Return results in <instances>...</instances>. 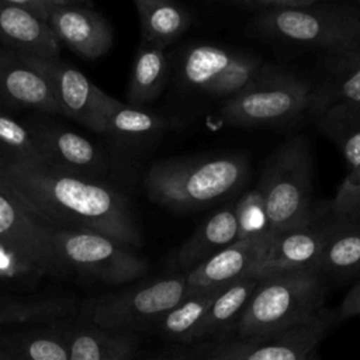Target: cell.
I'll use <instances>...</instances> for the list:
<instances>
[{"label":"cell","instance_id":"4","mask_svg":"<svg viewBox=\"0 0 360 360\" xmlns=\"http://www.w3.org/2000/svg\"><path fill=\"white\" fill-rule=\"evenodd\" d=\"M253 28L266 38L336 53L360 51V3L318 1L255 15Z\"/></svg>","mask_w":360,"mask_h":360},{"label":"cell","instance_id":"17","mask_svg":"<svg viewBox=\"0 0 360 360\" xmlns=\"http://www.w3.org/2000/svg\"><path fill=\"white\" fill-rule=\"evenodd\" d=\"M271 240V235L235 240L205 263L187 273V288H221L245 277H253Z\"/></svg>","mask_w":360,"mask_h":360},{"label":"cell","instance_id":"18","mask_svg":"<svg viewBox=\"0 0 360 360\" xmlns=\"http://www.w3.org/2000/svg\"><path fill=\"white\" fill-rule=\"evenodd\" d=\"M0 107L10 111L59 114L45 80L18 53L0 45Z\"/></svg>","mask_w":360,"mask_h":360},{"label":"cell","instance_id":"9","mask_svg":"<svg viewBox=\"0 0 360 360\" xmlns=\"http://www.w3.org/2000/svg\"><path fill=\"white\" fill-rule=\"evenodd\" d=\"M269 66L253 55L195 44L179 59L177 82L193 93L222 103L257 80Z\"/></svg>","mask_w":360,"mask_h":360},{"label":"cell","instance_id":"26","mask_svg":"<svg viewBox=\"0 0 360 360\" xmlns=\"http://www.w3.org/2000/svg\"><path fill=\"white\" fill-rule=\"evenodd\" d=\"M257 283V277H245L222 287L211 302L194 336L193 343L217 336L231 329V326H235L243 309L246 308Z\"/></svg>","mask_w":360,"mask_h":360},{"label":"cell","instance_id":"6","mask_svg":"<svg viewBox=\"0 0 360 360\" xmlns=\"http://www.w3.org/2000/svg\"><path fill=\"white\" fill-rule=\"evenodd\" d=\"M311 80L276 66L252 84L219 103L218 117L232 127H278L311 110Z\"/></svg>","mask_w":360,"mask_h":360},{"label":"cell","instance_id":"8","mask_svg":"<svg viewBox=\"0 0 360 360\" xmlns=\"http://www.w3.org/2000/svg\"><path fill=\"white\" fill-rule=\"evenodd\" d=\"M52 239L65 273L75 271L83 277L120 285L148 271V262L143 257L108 236L55 228Z\"/></svg>","mask_w":360,"mask_h":360},{"label":"cell","instance_id":"16","mask_svg":"<svg viewBox=\"0 0 360 360\" xmlns=\"http://www.w3.org/2000/svg\"><path fill=\"white\" fill-rule=\"evenodd\" d=\"M170 127L166 117L112 97L103 135L118 155L136 158L152 148Z\"/></svg>","mask_w":360,"mask_h":360},{"label":"cell","instance_id":"36","mask_svg":"<svg viewBox=\"0 0 360 360\" xmlns=\"http://www.w3.org/2000/svg\"><path fill=\"white\" fill-rule=\"evenodd\" d=\"M17 6L34 15L42 22H48L51 14L59 7L65 6L68 0H14Z\"/></svg>","mask_w":360,"mask_h":360},{"label":"cell","instance_id":"12","mask_svg":"<svg viewBox=\"0 0 360 360\" xmlns=\"http://www.w3.org/2000/svg\"><path fill=\"white\" fill-rule=\"evenodd\" d=\"M20 56L45 80L59 114L103 135L111 96L59 58Z\"/></svg>","mask_w":360,"mask_h":360},{"label":"cell","instance_id":"32","mask_svg":"<svg viewBox=\"0 0 360 360\" xmlns=\"http://www.w3.org/2000/svg\"><path fill=\"white\" fill-rule=\"evenodd\" d=\"M51 273L27 252L0 240V281L34 284Z\"/></svg>","mask_w":360,"mask_h":360},{"label":"cell","instance_id":"39","mask_svg":"<svg viewBox=\"0 0 360 360\" xmlns=\"http://www.w3.org/2000/svg\"><path fill=\"white\" fill-rule=\"evenodd\" d=\"M0 360H13V359L7 354V352L4 349L0 347Z\"/></svg>","mask_w":360,"mask_h":360},{"label":"cell","instance_id":"1","mask_svg":"<svg viewBox=\"0 0 360 360\" xmlns=\"http://www.w3.org/2000/svg\"><path fill=\"white\" fill-rule=\"evenodd\" d=\"M0 183L53 228L100 233L132 249L142 245L128 198L104 181L24 165L0 169Z\"/></svg>","mask_w":360,"mask_h":360},{"label":"cell","instance_id":"21","mask_svg":"<svg viewBox=\"0 0 360 360\" xmlns=\"http://www.w3.org/2000/svg\"><path fill=\"white\" fill-rule=\"evenodd\" d=\"M238 240L233 204L224 205L204 219L179 246L172 262L177 273H190L222 249Z\"/></svg>","mask_w":360,"mask_h":360},{"label":"cell","instance_id":"23","mask_svg":"<svg viewBox=\"0 0 360 360\" xmlns=\"http://www.w3.org/2000/svg\"><path fill=\"white\" fill-rule=\"evenodd\" d=\"M139 335L100 328L86 321H73L69 360H134Z\"/></svg>","mask_w":360,"mask_h":360},{"label":"cell","instance_id":"25","mask_svg":"<svg viewBox=\"0 0 360 360\" xmlns=\"http://www.w3.org/2000/svg\"><path fill=\"white\" fill-rule=\"evenodd\" d=\"M170 75L169 55L165 48L141 42L135 53L128 89L127 104L143 108L155 101L166 87Z\"/></svg>","mask_w":360,"mask_h":360},{"label":"cell","instance_id":"31","mask_svg":"<svg viewBox=\"0 0 360 360\" xmlns=\"http://www.w3.org/2000/svg\"><path fill=\"white\" fill-rule=\"evenodd\" d=\"M39 165L41 156L27 125L0 107V169Z\"/></svg>","mask_w":360,"mask_h":360},{"label":"cell","instance_id":"38","mask_svg":"<svg viewBox=\"0 0 360 360\" xmlns=\"http://www.w3.org/2000/svg\"><path fill=\"white\" fill-rule=\"evenodd\" d=\"M153 360H197V359L187 354H174V356H166V357H159Z\"/></svg>","mask_w":360,"mask_h":360},{"label":"cell","instance_id":"33","mask_svg":"<svg viewBox=\"0 0 360 360\" xmlns=\"http://www.w3.org/2000/svg\"><path fill=\"white\" fill-rule=\"evenodd\" d=\"M233 210L238 225V239L270 235L266 204L259 187L246 191L236 204H233Z\"/></svg>","mask_w":360,"mask_h":360},{"label":"cell","instance_id":"2","mask_svg":"<svg viewBox=\"0 0 360 360\" xmlns=\"http://www.w3.org/2000/svg\"><path fill=\"white\" fill-rule=\"evenodd\" d=\"M240 156L176 158L152 165L143 176L150 201L172 211H191L225 200L246 180Z\"/></svg>","mask_w":360,"mask_h":360},{"label":"cell","instance_id":"11","mask_svg":"<svg viewBox=\"0 0 360 360\" xmlns=\"http://www.w3.org/2000/svg\"><path fill=\"white\" fill-rule=\"evenodd\" d=\"M37 114L24 122L32 136L42 166L91 181H103L110 172L107 152L77 132Z\"/></svg>","mask_w":360,"mask_h":360},{"label":"cell","instance_id":"28","mask_svg":"<svg viewBox=\"0 0 360 360\" xmlns=\"http://www.w3.org/2000/svg\"><path fill=\"white\" fill-rule=\"evenodd\" d=\"M76 308L72 297L17 298L0 294V326L59 322L70 319Z\"/></svg>","mask_w":360,"mask_h":360},{"label":"cell","instance_id":"14","mask_svg":"<svg viewBox=\"0 0 360 360\" xmlns=\"http://www.w3.org/2000/svg\"><path fill=\"white\" fill-rule=\"evenodd\" d=\"M46 24L60 46L86 60L104 56L114 44L110 21L86 0H68L51 14Z\"/></svg>","mask_w":360,"mask_h":360},{"label":"cell","instance_id":"5","mask_svg":"<svg viewBox=\"0 0 360 360\" xmlns=\"http://www.w3.org/2000/svg\"><path fill=\"white\" fill-rule=\"evenodd\" d=\"M271 236L316 218L312 201V156L304 136L283 143L267 160L260 184Z\"/></svg>","mask_w":360,"mask_h":360},{"label":"cell","instance_id":"24","mask_svg":"<svg viewBox=\"0 0 360 360\" xmlns=\"http://www.w3.org/2000/svg\"><path fill=\"white\" fill-rule=\"evenodd\" d=\"M141 42L167 49L183 37L193 22L190 10L173 0H135Z\"/></svg>","mask_w":360,"mask_h":360},{"label":"cell","instance_id":"19","mask_svg":"<svg viewBox=\"0 0 360 360\" xmlns=\"http://www.w3.org/2000/svg\"><path fill=\"white\" fill-rule=\"evenodd\" d=\"M311 87L309 115L314 118L333 104H360V51L323 53Z\"/></svg>","mask_w":360,"mask_h":360},{"label":"cell","instance_id":"15","mask_svg":"<svg viewBox=\"0 0 360 360\" xmlns=\"http://www.w3.org/2000/svg\"><path fill=\"white\" fill-rule=\"evenodd\" d=\"M332 228V218H315L307 225L273 236V240L256 267L253 277L316 269Z\"/></svg>","mask_w":360,"mask_h":360},{"label":"cell","instance_id":"10","mask_svg":"<svg viewBox=\"0 0 360 360\" xmlns=\"http://www.w3.org/2000/svg\"><path fill=\"white\" fill-rule=\"evenodd\" d=\"M336 319V312L323 307L315 316L292 328L219 342L201 360H312L316 346Z\"/></svg>","mask_w":360,"mask_h":360},{"label":"cell","instance_id":"27","mask_svg":"<svg viewBox=\"0 0 360 360\" xmlns=\"http://www.w3.org/2000/svg\"><path fill=\"white\" fill-rule=\"evenodd\" d=\"M318 270L339 278L360 274V221L332 219Z\"/></svg>","mask_w":360,"mask_h":360},{"label":"cell","instance_id":"3","mask_svg":"<svg viewBox=\"0 0 360 360\" xmlns=\"http://www.w3.org/2000/svg\"><path fill=\"white\" fill-rule=\"evenodd\" d=\"M325 294L326 280L316 269L260 277L233 326L236 336L269 335L300 325L323 308Z\"/></svg>","mask_w":360,"mask_h":360},{"label":"cell","instance_id":"13","mask_svg":"<svg viewBox=\"0 0 360 360\" xmlns=\"http://www.w3.org/2000/svg\"><path fill=\"white\" fill-rule=\"evenodd\" d=\"M53 229L0 183V240L27 252L51 274H62L65 270L53 246Z\"/></svg>","mask_w":360,"mask_h":360},{"label":"cell","instance_id":"20","mask_svg":"<svg viewBox=\"0 0 360 360\" xmlns=\"http://www.w3.org/2000/svg\"><path fill=\"white\" fill-rule=\"evenodd\" d=\"M0 45L22 56L59 58L60 44L48 24L14 0H0Z\"/></svg>","mask_w":360,"mask_h":360},{"label":"cell","instance_id":"30","mask_svg":"<svg viewBox=\"0 0 360 360\" xmlns=\"http://www.w3.org/2000/svg\"><path fill=\"white\" fill-rule=\"evenodd\" d=\"M315 120L318 128L339 148L349 170L360 166V104H333Z\"/></svg>","mask_w":360,"mask_h":360},{"label":"cell","instance_id":"34","mask_svg":"<svg viewBox=\"0 0 360 360\" xmlns=\"http://www.w3.org/2000/svg\"><path fill=\"white\" fill-rule=\"evenodd\" d=\"M329 215L336 221H360V166L350 169L342 180Z\"/></svg>","mask_w":360,"mask_h":360},{"label":"cell","instance_id":"22","mask_svg":"<svg viewBox=\"0 0 360 360\" xmlns=\"http://www.w3.org/2000/svg\"><path fill=\"white\" fill-rule=\"evenodd\" d=\"M72 318L0 332V347L13 360H69Z\"/></svg>","mask_w":360,"mask_h":360},{"label":"cell","instance_id":"37","mask_svg":"<svg viewBox=\"0 0 360 360\" xmlns=\"http://www.w3.org/2000/svg\"><path fill=\"white\" fill-rule=\"evenodd\" d=\"M356 315H360V278L343 298V301L336 312V318L347 319V318H352Z\"/></svg>","mask_w":360,"mask_h":360},{"label":"cell","instance_id":"7","mask_svg":"<svg viewBox=\"0 0 360 360\" xmlns=\"http://www.w3.org/2000/svg\"><path fill=\"white\" fill-rule=\"evenodd\" d=\"M187 276L174 273L101 297L87 319L105 329L138 333L155 325L187 294Z\"/></svg>","mask_w":360,"mask_h":360},{"label":"cell","instance_id":"29","mask_svg":"<svg viewBox=\"0 0 360 360\" xmlns=\"http://www.w3.org/2000/svg\"><path fill=\"white\" fill-rule=\"evenodd\" d=\"M221 288L188 290L186 297L155 325L156 330L165 339L193 343L211 302Z\"/></svg>","mask_w":360,"mask_h":360},{"label":"cell","instance_id":"35","mask_svg":"<svg viewBox=\"0 0 360 360\" xmlns=\"http://www.w3.org/2000/svg\"><path fill=\"white\" fill-rule=\"evenodd\" d=\"M314 0H232L228 1V6H233L235 8L250 13L255 15H263L270 13H277L290 8H298L311 4Z\"/></svg>","mask_w":360,"mask_h":360}]
</instances>
